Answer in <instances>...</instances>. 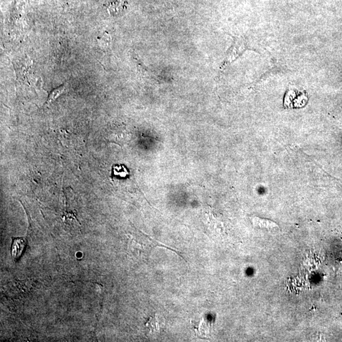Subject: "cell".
<instances>
[{
	"label": "cell",
	"mask_w": 342,
	"mask_h": 342,
	"mask_svg": "<svg viewBox=\"0 0 342 342\" xmlns=\"http://www.w3.org/2000/svg\"><path fill=\"white\" fill-rule=\"evenodd\" d=\"M26 244V241L22 238H14L11 248L12 256L14 260H18L22 255Z\"/></svg>",
	"instance_id": "1"
},
{
	"label": "cell",
	"mask_w": 342,
	"mask_h": 342,
	"mask_svg": "<svg viewBox=\"0 0 342 342\" xmlns=\"http://www.w3.org/2000/svg\"><path fill=\"white\" fill-rule=\"evenodd\" d=\"M68 83H65V84L60 86L52 90V91L50 92L49 96L48 97L46 103H45V106H49L52 103L56 101L61 94H62L64 92H65L66 90H68Z\"/></svg>",
	"instance_id": "2"
},
{
	"label": "cell",
	"mask_w": 342,
	"mask_h": 342,
	"mask_svg": "<svg viewBox=\"0 0 342 342\" xmlns=\"http://www.w3.org/2000/svg\"><path fill=\"white\" fill-rule=\"evenodd\" d=\"M99 46L106 53L111 52V36L108 33H104L100 38H98Z\"/></svg>",
	"instance_id": "3"
},
{
	"label": "cell",
	"mask_w": 342,
	"mask_h": 342,
	"mask_svg": "<svg viewBox=\"0 0 342 342\" xmlns=\"http://www.w3.org/2000/svg\"><path fill=\"white\" fill-rule=\"evenodd\" d=\"M124 2H116L115 4H110V7H109L108 11L110 14H116L118 12L121 11V8H118V6H124Z\"/></svg>",
	"instance_id": "4"
}]
</instances>
